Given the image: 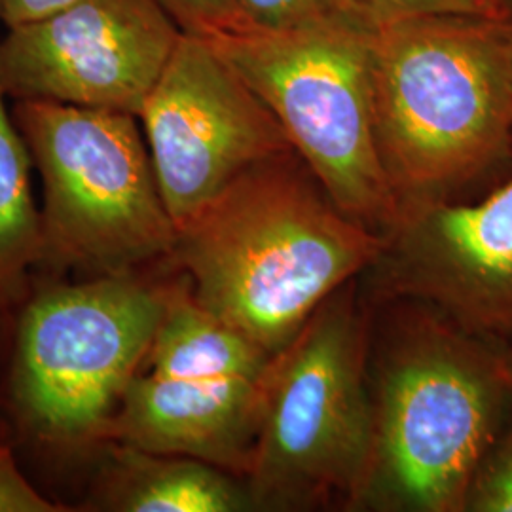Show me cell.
<instances>
[{
    "label": "cell",
    "instance_id": "9",
    "mask_svg": "<svg viewBox=\"0 0 512 512\" xmlns=\"http://www.w3.org/2000/svg\"><path fill=\"white\" fill-rule=\"evenodd\" d=\"M179 230L241 173L293 150L272 110L205 38L183 35L139 112Z\"/></svg>",
    "mask_w": 512,
    "mask_h": 512
},
{
    "label": "cell",
    "instance_id": "1",
    "mask_svg": "<svg viewBox=\"0 0 512 512\" xmlns=\"http://www.w3.org/2000/svg\"><path fill=\"white\" fill-rule=\"evenodd\" d=\"M366 378L372 450L349 512H461L478 461L511 420L509 344L427 304L378 300Z\"/></svg>",
    "mask_w": 512,
    "mask_h": 512
},
{
    "label": "cell",
    "instance_id": "10",
    "mask_svg": "<svg viewBox=\"0 0 512 512\" xmlns=\"http://www.w3.org/2000/svg\"><path fill=\"white\" fill-rule=\"evenodd\" d=\"M183 37L154 0H74L0 38V88L16 101L139 112Z\"/></svg>",
    "mask_w": 512,
    "mask_h": 512
},
{
    "label": "cell",
    "instance_id": "16",
    "mask_svg": "<svg viewBox=\"0 0 512 512\" xmlns=\"http://www.w3.org/2000/svg\"><path fill=\"white\" fill-rule=\"evenodd\" d=\"M258 31H287L336 16L344 10L342 0H236ZM351 12V10H349Z\"/></svg>",
    "mask_w": 512,
    "mask_h": 512
},
{
    "label": "cell",
    "instance_id": "11",
    "mask_svg": "<svg viewBox=\"0 0 512 512\" xmlns=\"http://www.w3.org/2000/svg\"><path fill=\"white\" fill-rule=\"evenodd\" d=\"M370 302L414 300L480 336L512 340V150L507 175L475 202L403 213L359 277Z\"/></svg>",
    "mask_w": 512,
    "mask_h": 512
},
{
    "label": "cell",
    "instance_id": "7",
    "mask_svg": "<svg viewBox=\"0 0 512 512\" xmlns=\"http://www.w3.org/2000/svg\"><path fill=\"white\" fill-rule=\"evenodd\" d=\"M171 279L99 275L40 289L19 317L10 393L19 421L55 448L105 442L143 363Z\"/></svg>",
    "mask_w": 512,
    "mask_h": 512
},
{
    "label": "cell",
    "instance_id": "21",
    "mask_svg": "<svg viewBox=\"0 0 512 512\" xmlns=\"http://www.w3.org/2000/svg\"><path fill=\"white\" fill-rule=\"evenodd\" d=\"M2 6H4V0H0V19H2Z\"/></svg>",
    "mask_w": 512,
    "mask_h": 512
},
{
    "label": "cell",
    "instance_id": "12",
    "mask_svg": "<svg viewBox=\"0 0 512 512\" xmlns=\"http://www.w3.org/2000/svg\"><path fill=\"white\" fill-rule=\"evenodd\" d=\"M92 509L116 512H255L247 480L202 459L109 442Z\"/></svg>",
    "mask_w": 512,
    "mask_h": 512
},
{
    "label": "cell",
    "instance_id": "19",
    "mask_svg": "<svg viewBox=\"0 0 512 512\" xmlns=\"http://www.w3.org/2000/svg\"><path fill=\"white\" fill-rule=\"evenodd\" d=\"M71 2L74 0H4L2 21L6 27H16L21 23L44 18Z\"/></svg>",
    "mask_w": 512,
    "mask_h": 512
},
{
    "label": "cell",
    "instance_id": "3",
    "mask_svg": "<svg viewBox=\"0 0 512 512\" xmlns=\"http://www.w3.org/2000/svg\"><path fill=\"white\" fill-rule=\"evenodd\" d=\"M372 97L399 217L459 194L512 150V18L418 14L376 23Z\"/></svg>",
    "mask_w": 512,
    "mask_h": 512
},
{
    "label": "cell",
    "instance_id": "18",
    "mask_svg": "<svg viewBox=\"0 0 512 512\" xmlns=\"http://www.w3.org/2000/svg\"><path fill=\"white\" fill-rule=\"evenodd\" d=\"M61 505L38 492L19 469L10 446L0 444V512H63Z\"/></svg>",
    "mask_w": 512,
    "mask_h": 512
},
{
    "label": "cell",
    "instance_id": "5",
    "mask_svg": "<svg viewBox=\"0 0 512 512\" xmlns=\"http://www.w3.org/2000/svg\"><path fill=\"white\" fill-rule=\"evenodd\" d=\"M12 114L42 181V262L99 277L173 260L177 228L135 114L38 99Z\"/></svg>",
    "mask_w": 512,
    "mask_h": 512
},
{
    "label": "cell",
    "instance_id": "8",
    "mask_svg": "<svg viewBox=\"0 0 512 512\" xmlns=\"http://www.w3.org/2000/svg\"><path fill=\"white\" fill-rule=\"evenodd\" d=\"M272 359L205 310L179 270L105 442L202 459L245 478Z\"/></svg>",
    "mask_w": 512,
    "mask_h": 512
},
{
    "label": "cell",
    "instance_id": "13",
    "mask_svg": "<svg viewBox=\"0 0 512 512\" xmlns=\"http://www.w3.org/2000/svg\"><path fill=\"white\" fill-rule=\"evenodd\" d=\"M31 167V152L0 88V310L18 302L27 289L29 270L42 262V224Z\"/></svg>",
    "mask_w": 512,
    "mask_h": 512
},
{
    "label": "cell",
    "instance_id": "20",
    "mask_svg": "<svg viewBox=\"0 0 512 512\" xmlns=\"http://www.w3.org/2000/svg\"><path fill=\"white\" fill-rule=\"evenodd\" d=\"M495 6L507 16V18H512V0H494Z\"/></svg>",
    "mask_w": 512,
    "mask_h": 512
},
{
    "label": "cell",
    "instance_id": "6",
    "mask_svg": "<svg viewBox=\"0 0 512 512\" xmlns=\"http://www.w3.org/2000/svg\"><path fill=\"white\" fill-rule=\"evenodd\" d=\"M372 31L374 23L344 10L287 31L209 42L272 110L332 202L385 236L399 207L376 143Z\"/></svg>",
    "mask_w": 512,
    "mask_h": 512
},
{
    "label": "cell",
    "instance_id": "17",
    "mask_svg": "<svg viewBox=\"0 0 512 512\" xmlns=\"http://www.w3.org/2000/svg\"><path fill=\"white\" fill-rule=\"evenodd\" d=\"M344 6L370 23L418 14L505 16L494 0H342ZM507 18V16H505Z\"/></svg>",
    "mask_w": 512,
    "mask_h": 512
},
{
    "label": "cell",
    "instance_id": "15",
    "mask_svg": "<svg viewBox=\"0 0 512 512\" xmlns=\"http://www.w3.org/2000/svg\"><path fill=\"white\" fill-rule=\"evenodd\" d=\"M183 35L215 40L251 31L236 0H154Z\"/></svg>",
    "mask_w": 512,
    "mask_h": 512
},
{
    "label": "cell",
    "instance_id": "14",
    "mask_svg": "<svg viewBox=\"0 0 512 512\" xmlns=\"http://www.w3.org/2000/svg\"><path fill=\"white\" fill-rule=\"evenodd\" d=\"M461 512H512V416L478 461Z\"/></svg>",
    "mask_w": 512,
    "mask_h": 512
},
{
    "label": "cell",
    "instance_id": "22",
    "mask_svg": "<svg viewBox=\"0 0 512 512\" xmlns=\"http://www.w3.org/2000/svg\"><path fill=\"white\" fill-rule=\"evenodd\" d=\"M509 351H511V357H512V340L509 342Z\"/></svg>",
    "mask_w": 512,
    "mask_h": 512
},
{
    "label": "cell",
    "instance_id": "4",
    "mask_svg": "<svg viewBox=\"0 0 512 512\" xmlns=\"http://www.w3.org/2000/svg\"><path fill=\"white\" fill-rule=\"evenodd\" d=\"M368 334L357 277L274 355L245 475L256 512L351 509L372 450Z\"/></svg>",
    "mask_w": 512,
    "mask_h": 512
},
{
    "label": "cell",
    "instance_id": "2",
    "mask_svg": "<svg viewBox=\"0 0 512 512\" xmlns=\"http://www.w3.org/2000/svg\"><path fill=\"white\" fill-rule=\"evenodd\" d=\"M382 245L287 150L241 173L181 226L171 262L205 310L277 355Z\"/></svg>",
    "mask_w": 512,
    "mask_h": 512
}]
</instances>
